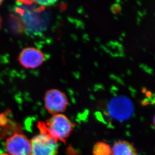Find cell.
I'll return each instance as SVG.
<instances>
[{
    "label": "cell",
    "mask_w": 155,
    "mask_h": 155,
    "mask_svg": "<svg viewBox=\"0 0 155 155\" xmlns=\"http://www.w3.org/2000/svg\"><path fill=\"white\" fill-rule=\"evenodd\" d=\"M37 127L40 133L47 135L56 141L65 142L73 129V124L64 114L53 115L45 122L39 121Z\"/></svg>",
    "instance_id": "6da1fadb"
},
{
    "label": "cell",
    "mask_w": 155,
    "mask_h": 155,
    "mask_svg": "<svg viewBox=\"0 0 155 155\" xmlns=\"http://www.w3.org/2000/svg\"><path fill=\"white\" fill-rule=\"evenodd\" d=\"M108 114L113 119L120 121L130 119L134 111L131 100L124 95L114 97L108 102L107 107Z\"/></svg>",
    "instance_id": "7a4b0ae2"
},
{
    "label": "cell",
    "mask_w": 155,
    "mask_h": 155,
    "mask_svg": "<svg viewBox=\"0 0 155 155\" xmlns=\"http://www.w3.org/2000/svg\"><path fill=\"white\" fill-rule=\"evenodd\" d=\"M31 155H57L58 144L47 135L40 133L31 140Z\"/></svg>",
    "instance_id": "3957f363"
},
{
    "label": "cell",
    "mask_w": 155,
    "mask_h": 155,
    "mask_svg": "<svg viewBox=\"0 0 155 155\" xmlns=\"http://www.w3.org/2000/svg\"><path fill=\"white\" fill-rule=\"evenodd\" d=\"M5 147L10 155H31V140L22 133L16 132L7 138Z\"/></svg>",
    "instance_id": "277c9868"
},
{
    "label": "cell",
    "mask_w": 155,
    "mask_h": 155,
    "mask_svg": "<svg viewBox=\"0 0 155 155\" xmlns=\"http://www.w3.org/2000/svg\"><path fill=\"white\" fill-rule=\"evenodd\" d=\"M45 107L52 115L63 113L68 105V100L64 93L57 89L47 91L44 96Z\"/></svg>",
    "instance_id": "5b68a950"
},
{
    "label": "cell",
    "mask_w": 155,
    "mask_h": 155,
    "mask_svg": "<svg viewBox=\"0 0 155 155\" xmlns=\"http://www.w3.org/2000/svg\"><path fill=\"white\" fill-rule=\"evenodd\" d=\"M45 60L42 52L34 47L23 49L19 54L18 61L23 67L27 69H34L41 66Z\"/></svg>",
    "instance_id": "8992f818"
},
{
    "label": "cell",
    "mask_w": 155,
    "mask_h": 155,
    "mask_svg": "<svg viewBox=\"0 0 155 155\" xmlns=\"http://www.w3.org/2000/svg\"><path fill=\"white\" fill-rule=\"evenodd\" d=\"M112 155H138L133 145L124 140H119L114 143Z\"/></svg>",
    "instance_id": "52a82bcc"
},
{
    "label": "cell",
    "mask_w": 155,
    "mask_h": 155,
    "mask_svg": "<svg viewBox=\"0 0 155 155\" xmlns=\"http://www.w3.org/2000/svg\"><path fill=\"white\" fill-rule=\"evenodd\" d=\"M93 155H112V149L105 143L98 142L94 146Z\"/></svg>",
    "instance_id": "ba28073f"
},
{
    "label": "cell",
    "mask_w": 155,
    "mask_h": 155,
    "mask_svg": "<svg viewBox=\"0 0 155 155\" xmlns=\"http://www.w3.org/2000/svg\"><path fill=\"white\" fill-rule=\"evenodd\" d=\"M9 120L8 119L6 113H2L0 114V127H5L9 124Z\"/></svg>",
    "instance_id": "9c48e42d"
},
{
    "label": "cell",
    "mask_w": 155,
    "mask_h": 155,
    "mask_svg": "<svg viewBox=\"0 0 155 155\" xmlns=\"http://www.w3.org/2000/svg\"><path fill=\"white\" fill-rule=\"evenodd\" d=\"M56 2V1H37L36 2L41 6H49L54 4Z\"/></svg>",
    "instance_id": "30bf717a"
},
{
    "label": "cell",
    "mask_w": 155,
    "mask_h": 155,
    "mask_svg": "<svg viewBox=\"0 0 155 155\" xmlns=\"http://www.w3.org/2000/svg\"><path fill=\"white\" fill-rule=\"evenodd\" d=\"M1 25H2V18L1 17V16H0V29H1Z\"/></svg>",
    "instance_id": "8fae6325"
},
{
    "label": "cell",
    "mask_w": 155,
    "mask_h": 155,
    "mask_svg": "<svg viewBox=\"0 0 155 155\" xmlns=\"http://www.w3.org/2000/svg\"><path fill=\"white\" fill-rule=\"evenodd\" d=\"M0 155H10L9 154H6V153H2V154H0Z\"/></svg>",
    "instance_id": "7c38bea8"
},
{
    "label": "cell",
    "mask_w": 155,
    "mask_h": 155,
    "mask_svg": "<svg viewBox=\"0 0 155 155\" xmlns=\"http://www.w3.org/2000/svg\"><path fill=\"white\" fill-rule=\"evenodd\" d=\"M3 3V1H0V6Z\"/></svg>",
    "instance_id": "4fadbf2b"
}]
</instances>
